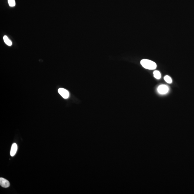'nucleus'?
<instances>
[{
  "label": "nucleus",
  "mask_w": 194,
  "mask_h": 194,
  "mask_svg": "<svg viewBox=\"0 0 194 194\" xmlns=\"http://www.w3.org/2000/svg\"><path fill=\"white\" fill-rule=\"evenodd\" d=\"M141 64L143 67L150 70L155 69L157 67V65L155 62L147 59L142 60Z\"/></svg>",
  "instance_id": "nucleus-1"
},
{
  "label": "nucleus",
  "mask_w": 194,
  "mask_h": 194,
  "mask_svg": "<svg viewBox=\"0 0 194 194\" xmlns=\"http://www.w3.org/2000/svg\"><path fill=\"white\" fill-rule=\"evenodd\" d=\"M58 92L60 95L64 99H68L69 97V93L66 89L63 88H60L58 90Z\"/></svg>",
  "instance_id": "nucleus-2"
},
{
  "label": "nucleus",
  "mask_w": 194,
  "mask_h": 194,
  "mask_svg": "<svg viewBox=\"0 0 194 194\" xmlns=\"http://www.w3.org/2000/svg\"><path fill=\"white\" fill-rule=\"evenodd\" d=\"M169 87L166 85H160L158 87V92L161 94H165L168 92L169 91Z\"/></svg>",
  "instance_id": "nucleus-3"
},
{
  "label": "nucleus",
  "mask_w": 194,
  "mask_h": 194,
  "mask_svg": "<svg viewBox=\"0 0 194 194\" xmlns=\"http://www.w3.org/2000/svg\"><path fill=\"white\" fill-rule=\"evenodd\" d=\"M0 185L2 187L5 188L9 187L10 185L9 181L3 178H0Z\"/></svg>",
  "instance_id": "nucleus-4"
},
{
  "label": "nucleus",
  "mask_w": 194,
  "mask_h": 194,
  "mask_svg": "<svg viewBox=\"0 0 194 194\" xmlns=\"http://www.w3.org/2000/svg\"><path fill=\"white\" fill-rule=\"evenodd\" d=\"M17 150V146L15 143H14L12 145L10 155L11 156H13L15 155Z\"/></svg>",
  "instance_id": "nucleus-5"
},
{
  "label": "nucleus",
  "mask_w": 194,
  "mask_h": 194,
  "mask_svg": "<svg viewBox=\"0 0 194 194\" xmlns=\"http://www.w3.org/2000/svg\"><path fill=\"white\" fill-rule=\"evenodd\" d=\"M3 40L5 44L9 46H11L12 45V42L9 38H8V37L7 36H4L3 37Z\"/></svg>",
  "instance_id": "nucleus-6"
},
{
  "label": "nucleus",
  "mask_w": 194,
  "mask_h": 194,
  "mask_svg": "<svg viewBox=\"0 0 194 194\" xmlns=\"http://www.w3.org/2000/svg\"><path fill=\"white\" fill-rule=\"evenodd\" d=\"M153 75L155 78L157 79H160L161 77V74L159 71H155L153 72Z\"/></svg>",
  "instance_id": "nucleus-7"
},
{
  "label": "nucleus",
  "mask_w": 194,
  "mask_h": 194,
  "mask_svg": "<svg viewBox=\"0 0 194 194\" xmlns=\"http://www.w3.org/2000/svg\"><path fill=\"white\" fill-rule=\"evenodd\" d=\"M164 79L165 81L166 82L168 83H172V79L169 76H165Z\"/></svg>",
  "instance_id": "nucleus-8"
},
{
  "label": "nucleus",
  "mask_w": 194,
  "mask_h": 194,
  "mask_svg": "<svg viewBox=\"0 0 194 194\" xmlns=\"http://www.w3.org/2000/svg\"><path fill=\"white\" fill-rule=\"evenodd\" d=\"M8 4L10 7H14L15 5V0H8Z\"/></svg>",
  "instance_id": "nucleus-9"
}]
</instances>
